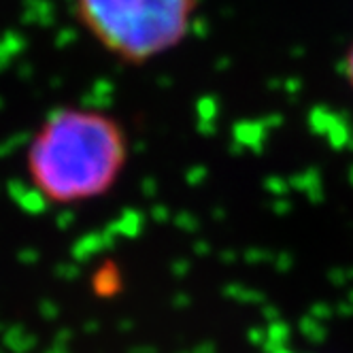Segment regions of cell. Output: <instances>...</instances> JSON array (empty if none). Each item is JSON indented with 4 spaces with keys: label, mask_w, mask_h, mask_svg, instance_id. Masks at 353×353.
I'll list each match as a JSON object with an SVG mask.
<instances>
[{
    "label": "cell",
    "mask_w": 353,
    "mask_h": 353,
    "mask_svg": "<svg viewBox=\"0 0 353 353\" xmlns=\"http://www.w3.org/2000/svg\"><path fill=\"white\" fill-rule=\"evenodd\" d=\"M130 162L123 123L94 107L66 105L49 111L32 132L23 166L34 192L58 207L107 196Z\"/></svg>",
    "instance_id": "6da1fadb"
},
{
    "label": "cell",
    "mask_w": 353,
    "mask_h": 353,
    "mask_svg": "<svg viewBox=\"0 0 353 353\" xmlns=\"http://www.w3.org/2000/svg\"><path fill=\"white\" fill-rule=\"evenodd\" d=\"M345 77H347L349 85L353 88V45L349 47V52L345 56Z\"/></svg>",
    "instance_id": "3957f363"
},
{
    "label": "cell",
    "mask_w": 353,
    "mask_h": 353,
    "mask_svg": "<svg viewBox=\"0 0 353 353\" xmlns=\"http://www.w3.org/2000/svg\"><path fill=\"white\" fill-rule=\"evenodd\" d=\"M72 15L90 39L128 66H145L192 34L198 0H72Z\"/></svg>",
    "instance_id": "7a4b0ae2"
}]
</instances>
